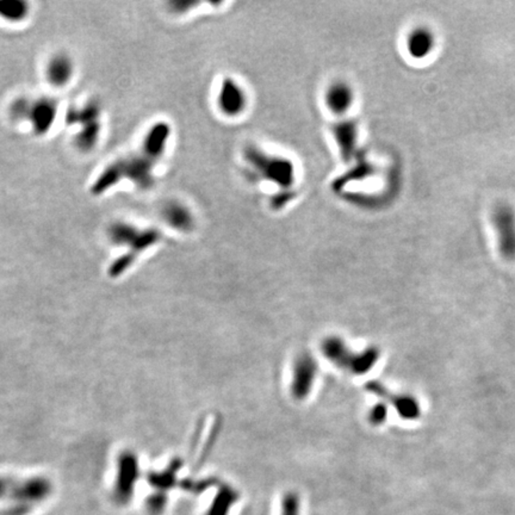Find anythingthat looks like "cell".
Returning <instances> with one entry per match:
<instances>
[{
    "instance_id": "1",
    "label": "cell",
    "mask_w": 515,
    "mask_h": 515,
    "mask_svg": "<svg viewBox=\"0 0 515 515\" xmlns=\"http://www.w3.org/2000/svg\"><path fill=\"white\" fill-rule=\"evenodd\" d=\"M52 481L45 476L16 479L0 476V501H9V506H22L33 509L52 495Z\"/></svg>"
},
{
    "instance_id": "2",
    "label": "cell",
    "mask_w": 515,
    "mask_h": 515,
    "mask_svg": "<svg viewBox=\"0 0 515 515\" xmlns=\"http://www.w3.org/2000/svg\"><path fill=\"white\" fill-rule=\"evenodd\" d=\"M492 223L497 237V247L507 261H515V212L509 204L501 203L492 214Z\"/></svg>"
},
{
    "instance_id": "3",
    "label": "cell",
    "mask_w": 515,
    "mask_h": 515,
    "mask_svg": "<svg viewBox=\"0 0 515 515\" xmlns=\"http://www.w3.org/2000/svg\"><path fill=\"white\" fill-rule=\"evenodd\" d=\"M139 478V464L131 453L119 457L117 476L114 486V499L119 504H126L133 497L135 484Z\"/></svg>"
},
{
    "instance_id": "4",
    "label": "cell",
    "mask_w": 515,
    "mask_h": 515,
    "mask_svg": "<svg viewBox=\"0 0 515 515\" xmlns=\"http://www.w3.org/2000/svg\"><path fill=\"white\" fill-rule=\"evenodd\" d=\"M58 117V103L53 98L33 100L30 107L28 122L36 135H45L52 129Z\"/></svg>"
},
{
    "instance_id": "5",
    "label": "cell",
    "mask_w": 515,
    "mask_h": 515,
    "mask_svg": "<svg viewBox=\"0 0 515 515\" xmlns=\"http://www.w3.org/2000/svg\"><path fill=\"white\" fill-rule=\"evenodd\" d=\"M75 75V63L71 56L59 53L52 56L45 67L47 82L54 87L61 89L71 82Z\"/></svg>"
},
{
    "instance_id": "6",
    "label": "cell",
    "mask_w": 515,
    "mask_h": 515,
    "mask_svg": "<svg viewBox=\"0 0 515 515\" xmlns=\"http://www.w3.org/2000/svg\"><path fill=\"white\" fill-rule=\"evenodd\" d=\"M435 36L426 26L413 30L407 38V49L414 59H425L433 52Z\"/></svg>"
},
{
    "instance_id": "7",
    "label": "cell",
    "mask_w": 515,
    "mask_h": 515,
    "mask_svg": "<svg viewBox=\"0 0 515 515\" xmlns=\"http://www.w3.org/2000/svg\"><path fill=\"white\" fill-rule=\"evenodd\" d=\"M371 390H374V393L386 397L388 400H390V402L393 401L397 413L404 419L413 420L419 418L421 408H420L419 402L414 397L390 395V394L386 393V390L383 389L382 386H376V384L371 386Z\"/></svg>"
},
{
    "instance_id": "8",
    "label": "cell",
    "mask_w": 515,
    "mask_h": 515,
    "mask_svg": "<svg viewBox=\"0 0 515 515\" xmlns=\"http://www.w3.org/2000/svg\"><path fill=\"white\" fill-rule=\"evenodd\" d=\"M100 137V121L82 123L75 135V145L82 152H89L96 147Z\"/></svg>"
},
{
    "instance_id": "9",
    "label": "cell",
    "mask_w": 515,
    "mask_h": 515,
    "mask_svg": "<svg viewBox=\"0 0 515 515\" xmlns=\"http://www.w3.org/2000/svg\"><path fill=\"white\" fill-rule=\"evenodd\" d=\"M29 4L26 1H0V18L9 22H21L29 16Z\"/></svg>"
},
{
    "instance_id": "10",
    "label": "cell",
    "mask_w": 515,
    "mask_h": 515,
    "mask_svg": "<svg viewBox=\"0 0 515 515\" xmlns=\"http://www.w3.org/2000/svg\"><path fill=\"white\" fill-rule=\"evenodd\" d=\"M330 107L334 112H346L352 103V92L346 85H335L330 92Z\"/></svg>"
},
{
    "instance_id": "11",
    "label": "cell",
    "mask_w": 515,
    "mask_h": 515,
    "mask_svg": "<svg viewBox=\"0 0 515 515\" xmlns=\"http://www.w3.org/2000/svg\"><path fill=\"white\" fill-rule=\"evenodd\" d=\"M237 499V494L229 488L221 490V493L214 500L205 515H228Z\"/></svg>"
},
{
    "instance_id": "12",
    "label": "cell",
    "mask_w": 515,
    "mask_h": 515,
    "mask_svg": "<svg viewBox=\"0 0 515 515\" xmlns=\"http://www.w3.org/2000/svg\"><path fill=\"white\" fill-rule=\"evenodd\" d=\"M31 102L33 100L28 99L26 97H19L17 99L13 100L11 108H10V115L12 119L19 121V122L28 121Z\"/></svg>"
},
{
    "instance_id": "13",
    "label": "cell",
    "mask_w": 515,
    "mask_h": 515,
    "mask_svg": "<svg viewBox=\"0 0 515 515\" xmlns=\"http://www.w3.org/2000/svg\"><path fill=\"white\" fill-rule=\"evenodd\" d=\"M166 494L158 493L153 494L147 500V511L149 515H160L163 513V509L166 507Z\"/></svg>"
},
{
    "instance_id": "14",
    "label": "cell",
    "mask_w": 515,
    "mask_h": 515,
    "mask_svg": "<svg viewBox=\"0 0 515 515\" xmlns=\"http://www.w3.org/2000/svg\"><path fill=\"white\" fill-rule=\"evenodd\" d=\"M281 515H300V499L296 494H286L282 501Z\"/></svg>"
}]
</instances>
